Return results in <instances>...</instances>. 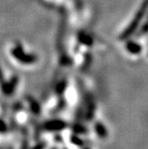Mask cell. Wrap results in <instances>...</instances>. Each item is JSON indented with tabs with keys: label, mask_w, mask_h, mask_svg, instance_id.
<instances>
[{
	"label": "cell",
	"mask_w": 148,
	"mask_h": 149,
	"mask_svg": "<svg viewBox=\"0 0 148 149\" xmlns=\"http://www.w3.org/2000/svg\"><path fill=\"white\" fill-rule=\"evenodd\" d=\"M22 50L19 49V48H15L13 50V55L18 61H20L22 63H32L36 61L35 56H31V55H25L23 52H22Z\"/></svg>",
	"instance_id": "obj_2"
},
{
	"label": "cell",
	"mask_w": 148,
	"mask_h": 149,
	"mask_svg": "<svg viewBox=\"0 0 148 149\" xmlns=\"http://www.w3.org/2000/svg\"><path fill=\"white\" fill-rule=\"evenodd\" d=\"M66 87H67L66 81H65V80L61 81V82L56 86V92H57L58 94H63V93L65 91Z\"/></svg>",
	"instance_id": "obj_7"
},
{
	"label": "cell",
	"mask_w": 148,
	"mask_h": 149,
	"mask_svg": "<svg viewBox=\"0 0 148 149\" xmlns=\"http://www.w3.org/2000/svg\"><path fill=\"white\" fill-rule=\"evenodd\" d=\"M71 141L72 142L73 145H76V146H81L83 145V141L80 139L79 137L75 136V135L71 138Z\"/></svg>",
	"instance_id": "obj_8"
},
{
	"label": "cell",
	"mask_w": 148,
	"mask_h": 149,
	"mask_svg": "<svg viewBox=\"0 0 148 149\" xmlns=\"http://www.w3.org/2000/svg\"><path fill=\"white\" fill-rule=\"evenodd\" d=\"M28 103L30 104V109L33 113L38 114L40 112V106L38 103L36 102V100H34L32 97H28Z\"/></svg>",
	"instance_id": "obj_5"
},
{
	"label": "cell",
	"mask_w": 148,
	"mask_h": 149,
	"mask_svg": "<svg viewBox=\"0 0 148 149\" xmlns=\"http://www.w3.org/2000/svg\"><path fill=\"white\" fill-rule=\"evenodd\" d=\"M95 131L98 138L100 139H104L108 136V131H107L105 126L101 123V121H97L95 124Z\"/></svg>",
	"instance_id": "obj_4"
},
{
	"label": "cell",
	"mask_w": 148,
	"mask_h": 149,
	"mask_svg": "<svg viewBox=\"0 0 148 149\" xmlns=\"http://www.w3.org/2000/svg\"><path fill=\"white\" fill-rule=\"evenodd\" d=\"M86 149H88V148H86Z\"/></svg>",
	"instance_id": "obj_10"
},
{
	"label": "cell",
	"mask_w": 148,
	"mask_h": 149,
	"mask_svg": "<svg viewBox=\"0 0 148 149\" xmlns=\"http://www.w3.org/2000/svg\"><path fill=\"white\" fill-rule=\"evenodd\" d=\"M18 84V78L17 77H13L9 81L3 83V93L6 96H11L13 93L15 92L16 86Z\"/></svg>",
	"instance_id": "obj_3"
},
{
	"label": "cell",
	"mask_w": 148,
	"mask_h": 149,
	"mask_svg": "<svg viewBox=\"0 0 148 149\" xmlns=\"http://www.w3.org/2000/svg\"><path fill=\"white\" fill-rule=\"evenodd\" d=\"M74 131H75L76 133H78V134H84V133L87 132V130H86L83 126L78 124V125H76V126L74 127Z\"/></svg>",
	"instance_id": "obj_9"
},
{
	"label": "cell",
	"mask_w": 148,
	"mask_h": 149,
	"mask_svg": "<svg viewBox=\"0 0 148 149\" xmlns=\"http://www.w3.org/2000/svg\"><path fill=\"white\" fill-rule=\"evenodd\" d=\"M67 127L66 121L62 120H51L46 121V123L43 125V128L47 131H60L64 130Z\"/></svg>",
	"instance_id": "obj_1"
},
{
	"label": "cell",
	"mask_w": 148,
	"mask_h": 149,
	"mask_svg": "<svg viewBox=\"0 0 148 149\" xmlns=\"http://www.w3.org/2000/svg\"><path fill=\"white\" fill-rule=\"evenodd\" d=\"M128 50L130 52V53H132V54H139L140 53V47L139 46H138V45H136V44H133V43H129V45H128Z\"/></svg>",
	"instance_id": "obj_6"
}]
</instances>
